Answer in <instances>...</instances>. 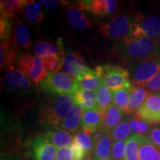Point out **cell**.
<instances>
[{"label": "cell", "mask_w": 160, "mask_h": 160, "mask_svg": "<svg viewBox=\"0 0 160 160\" xmlns=\"http://www.w3.org/2000/svg\"><path fill=\"white\" fill-rule=\"evenodd\" d=\"M63 69L68 74L77 79L91 70L86 65L82 55L77 51L72 52L65 56Z\"/></svg>", "instance_id": "cell-8"}, {"label": "cell", "mask_w": 160, "mask_h": 160, "mask_svg": "<svg viewBox=\"0 0 160 160\" xmlns=\"http://www.w3.org/2000/svg\"><path fill=\"white\" fill-rule=\"evenodd\" d=\"M59 2H61L55 1V0H40L39 1V4L42 5L47 9L49 10H54L57 9L59 5Z\"/></svg>", "instance_id": "cell-43"}, {"label": "cell", "mask_w": 160, "mask_h": 160, "mask_svg": "<svg viewBox=\"0 0 160 160\" xmlns=\"http://www.w3.org/2000/svg\"><path fill=\"white\" fill-rule=\"evenodd\" d=\"M160 72V57L153 56L142 61L133 71V81L137 86H144Z\"/></svg>", "instance_id": "cell-5"}, {"label": "cell", "mask_w": 160, "mask_h": 160, "mask_svg": "<svg viewBox=\"0 0 160 160\" xmlns=\"http://www.w3.org/2000/svg\"><path fill=\"white\" fill-rule=\"evenodd\" d=\"M17 43L15 39L10 37L1 42L0 45V67L1 69L6 66H11L17 59L18 53Z\"/></svg>", "instance_id": "cell-13"}, {"label": "cell", "mask_w": 160, "mask_h": 160, "mask_svg": "<svg viewBox=\"0 0 160 160\" xmlns=\"http://www.w3.org/2000/svg\"><path fill=\"white\" fill-rule=\"evenodd\" d=\"M74 105V94L58 96L51 106L43 108L40 111V122L45 125L61 124Z\"/></svg>", "instance_id": "cell-1"}, {"label": "cell", "mask_w": 160, "mask_h": 160, "mask_svg": "<svg viewBox=\"0 0 160 160\" xmlns=\"http://www.w3.org/2000/svg\"><path fill=\"white\" fill-rule=\"evenodd\" d=\"M144 86L148 90L149 92H159L160 93V72Z\"/></svg>", "instance_id": "cell-40"}, {"label": "cell", "mask_w": 160, "mask_h": 160, "mask_svg": "<svg viewBox=\"0 0 160 160\" xmlns=\"http://www.w3.org/2000/svg\"><path fill=\"white\" fill-rule=\"evenodd\" d=\"M48 72L44 65L42 58L39 57H34L33 65L30 71L28 77L33 82L38 84L39 82L41 83L48 77Z\"/></svg>", "instance_id": "cell-29"}, {"label": "cell", "mask_w": 160, "mask_h": 160, "mask_svg": "<svg viewBox=\"0 0 160 160\" xmlns=\"http://www.w3.org/2000/svg\"><path fill=\"white\" fill-rule=\"evenodd\" d=\"M73 140L79 144V145L88 155L91 156L93 148V141L91 136L87 134L84 131H79L73 136Z\"/></svg>", "instance_id": "cell-33"}, {"label": "cell", "mask_w": 160, "mask_h": 160, "mask_svg": "<svg viewBox=\"0 0 160 160\" xmlns=\"http://www.w3.org/2000/svg\"><path fill=\"white\" fill-rule=\"evenodd\" d=\"M85 10H88L95 15L105 16L113 13L117 8L115 0H93L83 1Z\"/></svg>", "instance_id": "cell-16"}, {"label": "cell", "mask_w": 160, "mask_h": 160, "mask_svg": "<svg viewBox=\"0 0 160 160\" xmlns=\"http://www.w3.org/2000/svg\"><path fill=\"white\" fill-rule=\"evenodd\" d=\"M133 86L130 88H122L113 91V104L120 111L125 112L131 94Z\"/></svg>", "instance_id": "cell-31"}, {"label": "cell", "mask_w": 160, "mask_h": 160, "mask_svg": "<svg viewBox=\"0 0 160 160\" xmlns=\"http://www.w3.org/2000/svg\"><path fill=\"white\" fill-rule=\"evenodd\" d=\"M129 19L123 13L113 16L109 23L105 24L100 28L102 34L106 38L117 39L127 35L130 29Z\"/></svg>", "instance_id": "cell-7"}, {"label": "cell", "mask_w": 160, "mask_h": 160, "mask_svg": "<svg viewBox=\"0 0 160 160\" xmlns=\"http://www.w3.org/2000/svg\"><path fill=\"white\" fill-rule=\"evenodd\" d=\"M105 112L100 111L97 108L83 111L81 120V128L88 135H92L102 127Z\"/></svg>", "instance_id": "cell-9"}, {"label": "cell", "mask_w": 160, "mask_h": 160, "mask_svg": "<svg viewBox=\"0 0 160 160\" xmlns=\"http://www.w3.org/2000/svg\"><path fill=\"white\" fill-rule=\"evenodd\" d=\"M73 160H93V159H92V157H91V155H87V156H86V157H85L84 158H82V159H73Z\"/></svg>", "instance_id": "cell-44"}, {"label": "cell", "mask_w": 160, "mask_h": 160, "mask_svg": "<svg viewBox=\"0 0 160 160\" xmlns=\"http://www.w3.org/2000/svg\"><path fill=\"white\" fill-rule=\"evenodd\" d=\"M14 38L17 45L23 48H29L32 45L31 32L22 21H19L15 26Z\"/></svg>", "instance_id": "cell-25"}, {"label": "cell", "mask_w": 160, "mask_h": 160, "mask_svg": "<svg viewBox=\"0 0 160 160\" xmlns=\"http://www.w3.org/2000/svg\"><path fill=\"white\" fill-rule=\"evenodd\" d=\"M122 118V111H120L117 106L113 104L105 111L103 123L102 128L106 131L110 133L115 127L119 125Z\"/></svg>", "instance_id": "cell-22"}, {"label": "cell", "mask_w": 160, "mask_h": 160, "mask_svg": "<svg viewBox=\"0 0 160 160\" xmlns=\"http://www.w3.org/2000/svg\"><path fill=\"white\" fill-rule=\"evenodd\" d=\"M57 148L69 147L73 143V137L71 133L62 128L49 130L43 136Z\"/></svg>", "instance_id": "cell-18"}, {"label": "cell", "mask_w": 160, "mask_h": 160, "mask_svg": "<svg viewBox=\"0 0 160 160\" xmlns=\"http://www.w3.org/2000/svg\"><path fill=\"white\" fill-rule=\"evenodd\" d=\"M4 79L6 85L10 88L27 89L31 87V82L21 71L13 68L12 65L8 66L5 70Z\"/></svg>", "instance_id": "cell-14"}, {"label": "cell", "mask_w": 160, "mask_h": 160, "mask_svg": "<svg viewBox=\"0 0 160 160\" xmlns=\"http://www.w3.org/2000/svg\"><path fill=\"white\" fill-rule=\"evenodd\" d=\"M113 139L110 133H107L99 141L93 144V148L91 153L93 160H102L111 157Z\"/></svg>", "instance_id": "cell-17"}, {"label": "cell", "mask_w": 160, "mask_h": 160, "mask_svg": "<svg viewBox=\"0 0 160 160\" xmlns=\"http://www.w3.org/2000/svg\"><path fill=\"white\" fill-rule=\"evenodd\" d=\"M78 82L80 88L87 91H97L98 88L102 85V81L101 78L98 76L94 71L87 72L85 74L77 78Z\"/></svg>", "instance_id": "cell-24"}, {"label": "cell", "mask_w": 160, "mask_h": 160, "mask_svg": "<svg viewBox=\"0 0 160 160\" xmlns=\"http://www.w3.org/2000/svg\"><path fill=\"white\" fill-rule=\"evenodd\" d=\"M55 160H73L71 148L64 147L58 148Z\"/></svg>", "instance_id": "cell-39"}, {"label": "cell", "mask_w": 160, "mask_h": 160, "mask_svg": "<svg viewBox=\"0 0 160 160\" xmlns=\"http://www.w3.org/2000/svg\"><path fill=\"white\" fill-rule=\"evenodd\" d=\"M11 25L9 18L6 17L2 13H1L0 17V38L2 41L7 39L11 37Z\"/></svg>", "instance_id": "cell-38"}, {"label": "cell", "mask_w": 160, "mask_h": 160, "mask_svg": "<svg viewBox=\"0 0 160 160\" xmlns=\"http://www.w3.org/2000/svg\"><path fill=\"white\" fill-rule=\"evenodd\" d=\"M75 104L82 111L97 108V93L95 91L79 88L74 93Z\"/></svg>", "instance_id": "cell-21"}, {"label": "cell", "mask_w": 160, "mask_h": 160, "mask_svg": "<svg viewBox=\"0 0 160 160\" xmlns=\"http://www.w3.org/2000/svg\"><path fill=\"white\" fill-rule=\"evenodd\" d=\"M139 160H160V148L145 136L140 143Z\"/></svg>", "instance_id": "cell-20"}, {"label": "cell", "mask_w": 160, "mask_h": 160, "mask_svg": "<svg viewBox=\"0 0 160 160\" xmlns=\"http://www.w3.org/2000/svg\"><path fill=\"white\" fill-rule=\"evenodd\" d=\"M158 55H159V57H160V45H159V53H158Z\"/></svg>", "instance_id": "cell-46"}, {"label": "cell", "mask_w": 160, "mask_h": 160, "mask_svg": "<svg viewBox=\"0 0 160 160\" xmlns=\"http://www.w3.org/2000/svg\"><path fill=\"white\" fill-rule=\"evenodd\" d=\"M27 1L24 0H2L0 2L1 13L8 18H15L23 11Z\"/></svg>", "instance_id": "cell-23"}, {"label": "cell", "mask_w": 160, "mask_h": 160, "mask_svg": "<svg viewBox=\"0 0 160 160\" xmlns=\"http://www.w3.org/2000/svg\"><path fill=\"white\" fill-rule=\"evenodd\" d=\"M113 91L102 85L97 91V108L100 111L105 112L113 102Z\"/></svg>", "instance_id": "cell-28"}, {"label": "cell", "mask_w": 160, "mask_h": 160, "mask_svg": "<svg viewBox=\"0 0 160 160\" xmlns=\"http://www.w3.org/2000/svg\"><path fill=\"white\" fill-rule=\"evenodd\" d=\"M40 85L44 91L52 95L74 94L79 88L77 78L65 73H48Z\"/></svg>", "instance_id": "cell-3"}, {"label": "cell", "mask_w": 160, "mask_h": 160, "mask_svg": "<svg viewBox=\"0 0 160 160\" xmlns=\"http://www.w3.org/2000/svg\"><path fill=\"white\" fill-rule=\"evenodd\" d=\"M122 44L126 53L131 59L144 61L153 56H159L157 42L147 37H133L127 34L124 37Z\"/></svg>", "instance_id": "cell-2"}, {"label": "cell", "mask_w": 160, "mask_h": 160, "mask_svg": "<svg viewBox=\"0 0 160 160\" xmlns=\"http://www.w3.org/2000/svg\"><path fill=\"white\" fill-rule=\"evenodd\" d=\"M159 121H160V112H159Z\"/></svg>", "instance_id": "cell-47"}, {"label": "cell", "mask_w": 160, "mask_h": 160, "mask_svg": "<svg viewBox=\"0 0 160 160\" xmlns=\"http://www.w3.org/2000/svg\"><path fill=\"white\" fill-rule=\"evenodd\" d=\"M150 93L145 86H137L133 87L131 94L130 96L128 103L126 108L125 113L126 114H131L133 112L137 111L140 106L142 105L148 95Z\"/></svg>", "instance_id": "cell-19"}, {"label": "cell", "mask_w": 160, "mask_h": 160, "mask_svg": "<svg viewBox=\"0 0 160 160\" xmlns=\"http://www.w3.org/2000/svg\"><path fill=\"white\" fill-rule=\"evenodd\" d=\"M70 148H71L72 153H73V159H82V158H84L88 155L86 152L80 147L79 144L77 142H75L74 140L73 141V143L71 144Z\"/></svg>", "instance_id": "cell-41"}, {"label": "cell", "mask_w": 160, "mask_h": 160, "mask_svg": "<svg viewBox=\"0 0 160 160\" xmlns=\"http://www.w3.org/2000/svg\"><path fill=\"white\" fill-rule=\"evenodd\" d=\"M113 141H125L127 140L131 134V128L128 122H122L110 131Z\"/></svg>", "instance_id": "cell-32"}, {"label": "cell", "mask_w": 160, "mask_h": 160, "mask_svg": "<svg viewBox=\"0 0 160 160\" xmlns=\"http://www.w3.org/2000/svg\"><path fill=\"white\" fill-rule=\"evenodd\" d=\"M33 61L34 57H32L30 54L22 55L19 59L18 61V68L19 71H21L23 74L28 76V73L33 65Z\"/></svg>", "instance_id": "cell-36"}, {"label": "cell", "mask_w": 160, "mask_h": 160, "mask_svg": "<svg viewBox=\"0 0 160 160\" xmlns=\"http://www.w3.org/2000/svg\"><path fill=\"white\" fill-rule=\"evenodd\" d=\"M96 73L101 78L102 84L112 91L132 87L129 79L130 73L128 70L120 66L104 65L96 67Z\"/></svg>", "instance_id": "cell-4"}, {"label": "cell", "mask_w": 160, "mask_h": 160, "mask_svg": "<svg viewBox=\"0 0 160 160\" xmlns=\"http://www.w3.org/2000/svg\"><path fill=\"white\" fill-rule=\"evenodd\" d=\"M23 12L26 19L31 24H39L45 19V16L40 9L39 5L33 1H27L24 6Z\"/></svg>", "instance_id": "cell-26"}, {"label": "cell", "mask_w": 160, "mask_h": 160, "mask_svg": "<svg viewBox=\"0 0 160 160\" xmlns=\"http://www.w3.org/2000/svg\"><path fill=\"white\" fill-rule=\"evenodd\" d=\"M44 65L48 72L51 73H58L62 67L64 63V59L59 56L57 57H49L42 58Z\"/></svg>", "instance_id": "cell-34"}, {"label": "cell", "mask_w": 160, "mask_h": 160, "mask_svg": "<svg viewBox=\"0 0 160 160\" xmlns=\"http://www.w3.org/2000/svg\"><path fill=\"white\" fill-rule=\"evenodd\" d=\"M83 111L80 108L79 106L75 104L68 115L62 120L60 126L65 131L71 133L76 134L81 128V120L82 117Z\"/></svg>", "instance_id": "cell-15"}, {"label": "cell", "mask_w": 160, "mask_h": 160, "mask_svg": "<svg viewBox=\"0 0 160 160\" xmlns=\"http://www.w3.org/2000/svg\"><path fill=\"white\" fill-rule=\"evenodd\" d=\"M129 125L131 130L136 134L143 136L149 131V126L146 122L136 117L129 121Z\"/></svg>", "instance_id": "cell-35"}, {"label": "cell", "mask_w": 160, "mask_h": 160, "mask_svg": "<svg viewBox=\"0 0 160 160\" xmlns=\"http://www.w3.org/2000/svg\"><path fill=\"white\" fill-rule=\"evenodd\" d=\"M160 93L151 92L148 95L142 105L136 111V117L148 124L155 125L160 122Z\"/></svg>", "instance_id": "cell-6"}, {"label": "cell", "mask_w": 160, "mask_h": 160, "mask_svg": "<svg viewBox=\"0 0 160 160\" xmlns=\"http://www.w3.org/2000/svg\"><path fill=\"white\" fill-rule=\"evenodd\" d=\"M142 136L134 134L127 139L124 160H139V148Z\"/></svg>", "instance_id": "cell-30"}, {"label": "cell", "mask_w": 160, "mask_h": 160, "mask_svg": "<svg viewBox=\"0 0 160 160\" xmlns=\"http://www.w3.org/2000/svg\"><path fill=\"white\" fill-rule=\"evenodd\" d=\"M32 148L35 160H55L57 157L56 147L45 137L36 138Z\"/></svg>", "instance_id": "cell-10"}, {"label": "cell", "mask_w": 160, "mask_h": 160, "mask_svg": "<svg viewBox=\"0 0 160 160\" xmlns=\"http://www.w3.org/2000/svg\"><path fill=\"white\" fill-rule=\"evenodd\" d=\"M126 142L114 141L111 151V157L116 160H124L126 153Z\"/></svg>", "instance_id": "cell-37"}, {"label": "cell", "mask_w": 160, "mask_h": 160, "mask_svg": "<svg viewBox=\"0 0 160 160\" xmlns=\"http://www.w3.org/2000/svg\"><path fill=\"white\" fill-rule=\"evenodd\" d=\"M67 18L69 23L77 29L84 30L89 28L91 25V22L83 13V10H85L84 2H79L74 5H70L68 4Z\"/></svg>", "instance_id": "cell-11"}, {"label": "cell", "mask_w": 160, "mask_h": 160, "mask_svg": "<svg viewBox=\"0 0 160 160\" xmlns=\"http://www.w3.org/2000/svg\"><path fill=\"white\" fill-rule=\"evenodd\" d=\"M134 22L139 26L145 37L150 39H157L160 37V17L158 16L137 15Z\"/></svg>", "instance_id": "cell-12"}, {"label": "cell", "mask_w": 160, "mask_h": 160, "mask_svg": "<svg viewBox=\"0 0 160 160\" xmlns=\"http://www.w3.org/2000/svg\"><path fill=\"white\" fill-rule=\"evenodd\" d=\"M102 160H116V159H114L113 158H112V157H110V158H108V159H102Z\"/></svg>", "instance_id": "cell-45"}, {"label": "cell", "mask_w": 160, "mask_h": 160, "mask_svg": "<svg viewBox=\"0 0 160 160\" xmlns=\"http://www.w3.org/2000/svg\"><path fill=\"white\" fill-rule=\"evenodd\" d=\"M34 52L37 57L41 58H45L49 57H59L65 58V53L60 51L59 48L56 47L52 43L48 42H39L37 43L34 47Z\"/></svg>", "instance_id": "cell-27"}, {"label": "cell", "mask_w": 160, "mask_h": 160, "mask_svg": "<svg viewBox=\"0 0 160 160\" xmlns=\"http://www.w3.org/2000/svg\"><path fill=\"white\" fill-rule=\"evenodd\" d=\"M148 138L151 141L160 148V128H154L149 132Z\"/></svg>", "instance_id": "cell-42"}]
</instances>
